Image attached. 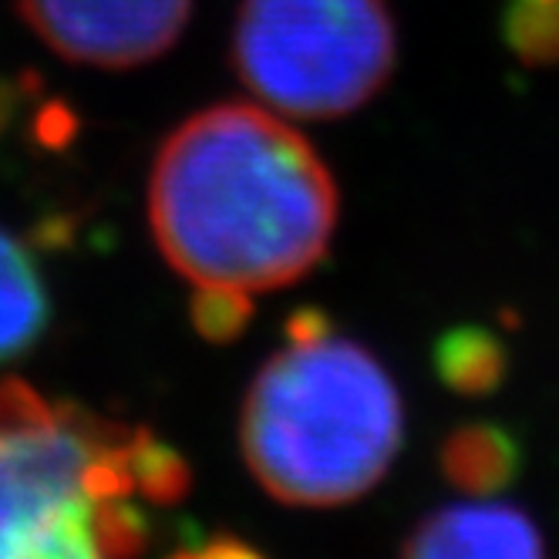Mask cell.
I'll use <instances>...</instances> for the list:
<instances>
[{"label": "cell", "mask_w": 559, "mask_h": 559, "mask_svg": "<svg viewBox=\"0 0 559 559\" xmlns=\"http://www.w3.org/2000/svg\"><path fill=\"white\" fill-rule=\"evenodd\" d=\"M189 317L195 334L210 344H233L247 331L253 317L250 290H239L229 284H195L189 300Z\"/></svg>", "instance_id": "7c38bea8"}, {"label": "cell", "mask_w": 559, "mask_h": 559, "mask_svg": "<svg viewBox=\"0 0 559 559\" xmlns=\"http://www.w3.org/2000/svg\"><path fill=\"white\" fill-rule=\"evenodd\" d=\"M431 365L449 391L462 397H486L499 391L509 374V350L492 331L462 324L435 341Z\"/></svg>", "instance_id": "9c48e42d"}, {"label": "cell", "mask_w": 559, "mask_h": 559, "mask_svg": "<svg viewBox=\"0 0 559 559\" xmlns=\"http://www.w3.org/2000/svg\"><path fill=\"white\" fill-rule=\"evenodd\" d=\"M132 475H135V492H142L152 506H176L192 483L186 459L166 442H158L148 428H135Z\"/></svg>", "instance_id": "8fae6325"}, {"label": "cell", "mask_w": 559, "mask_h": 559, "mask_svg": "<svg viewBox=\"0 0 559 559\" xmlns=\"http://www.w3.org/2000/svg\"><path fill=\"white\" fill-rule=\"evenodd\" d=\"M148 223L192 284L273 290L310 273L337 226V186L313 145L257 105H213L163 142Z\"/></svg>", "instance_id": "6da1fadb"}, {"label": "cell", "mask_w": 559, "mask_h": 559, "mask_svg": "<svg viewBox=\"0 0 559 559\" xmlns=\"http://www.w3.org/2000/svg\"><path fill=\"white\" fill-rule=\"evenodd\" d=\"M51 321V300L41 270L17 236L0 229V361L41 341Z\"/></svg>", "instance_id": "ba28073f"}, {"label": "cell", "mask_w": 559, "mask_h": 559, "mask_svg": "<svg viewBox=\"0 0 559 559\" xmlns=\"http://www.w3.org/2000/svg\"><path fill=\"white\" fill-rule=\"evenodd\" d=\"M397 55L384 0H243L233 68L260 102L297 118H337L368 105Z\"/></svg>", "instance_id": "277c9868"}, {"label": "cell", "mask_w": 559, "mask_h": 559, "mask_svg": "<svg viewBox=\"0 0 559 559\" xmlns=\"http://www.w3.org/2000/svg\"><path fill=\"white\" fill-rule=\"evenodd\" d=\"M328 334H334L328 313L313 310V307L290 313V321H287V341H317V337H328Z\"/></svg>", "instance_id": "9a60e30c"}, {"label": "cell", "mask_w": 559, "mask_h": 559, "mask_svg": "<svg viewBox=\"0 0 559 559\" xmlns=\"http://www.w3.org/2000/svg\"><path fill=\"white\" fill-rule=\"evenodd\" d=\"M539 526L512 506L475 502V506H449L425 515L408 533L402 552L412 559H465V556H512L533 559L543 556Z\"/></svg>", "instance_id": "8992f818"}, {"label": "cell", "mask_w": 559, "mask_h": 559, "mask_svg": "<svg viewBox=\"0 0 559 559\" xmlns=\"http://www.w3.org/2000/svg\"><path fill=\"white\" fill-rule=\"evenodd\" d=\"M287 344L250 384L243 459L280 502L344 506L378 486L402 449V397L361 344L334 334Z\"/></svg>", "instance_id": "7a4b0ae2"}, {"label": "cell", "mask_w": 559, "mask_h": 559, "mask_svg": "<svg viewBox=\"0 0 559 559\" xmlns=\"http://www.w3.org/2000/svg\"><path fill=\"white\" fill-rule=\"evenodd\" d=\"M135 428L0 381V559L98 556L105 502L135 492Z\"/></svg>", "instance_id": "3957f363"}, {"label": "cell", "mask_w": 559, "mask_h": 559, "mask_svg": "<svg viewBox=\"0 0 559 559\" xmlns=\"http://www.w3.org/2000/svg\"><path fill=\"white\" fill-rule=\"evenodd\" d=\"M438 465L459 492L486 499L512 486L523 468V445L502 425L472 421L445 438Z\"/></svg>", "instance_id": "52a82bcc"}, {"label": "cell", "mask_w": 559, "mask_h": 559, "mask_svg": "<svg viewBox=\"0 0 559 559\" xmlns=\"http://www.w3.org/2000/svg\"><path fill=\"white\" fill-rule=\"evenodd\" d=\"M17 8L55 55L95 68H135L179 41L192 0H17Z\"/></svg>", "instance_id": "5b68a950"}, {"label": "cell", "mask_w": 559, "mask_h": 559, "mask_svg": "<svg viewBox=\"0 0 559 559\" xmlns=\"http://www.w3.org/2000/svg\"><path fill=\"white\" fill-rule=\"evenodd\" d=\"M74 132H78V118L61 102H48L41 111L34 115V139H37V145L64 148L74 139Z\"/></svg>", "instance_id": "4fadbf2b"}, {"label": "cell", "mask_w": 559, "mask_h": 559, "mask_svg": "<svg viewBox=\"0 0 559 559\" xmlns=\"http://www.w3.org/2000/svg\"><path fill=\"white\" fill-rule=\"evenodd\" d=\"M34 95V78H11V74H0V139H4L14 126V118L21 111V105Z\"/></svg>", "instance_id": "5bb4252c"}, {"label": "cell", "mask_w": 559, "mask_h": 559, "mask_svg": "<svg viewBox=\"0 0 559 559\" xmlns=\"http://www.w3.org/2000/svg\"><path fill=\"white\" fill-rule=\"evenodd\" d=\"M502 37L523 64H559V0H509Z\"/></svg>", "instance_id": "30bf717a"}]
</instances>
